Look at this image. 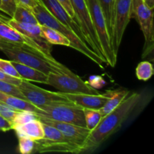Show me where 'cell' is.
Wrapping results in <instances>:
<instances>
[{"instance_id": "cell-1", "label": "cell", "mask_w": 154, "mask_h": 154, "mask_svg": "<svg viewBox=\"0 0 154 154\" xmlns=\"http://www.w3.org/2000/svg\"><path fill=\"white\" fill-rule=\"evenodd\" d=\"M141 98L139 93H133L127 96L114 111L102 117L97 126L90 131L83 152L95 150L117 132L128 116L135 109Z\"/></svg>"}, {"instance_id": "cell-2", "label": "cell", "mask_w": 154, "mask_h": 154, "mask_svg": "<svg viewBox=\"0 0 154 154\" xmlns=\"http://www.w3.org/2000/svg\"><path fill=\"white\" fill-rule=\"evenodd\" d=\"M32 11L40 25L46 26L54 29L60 33H61L62 35L66 36L70 42V48L81 53L84 56L88 57L92 61L94 62L99 67L104 69L105 64H107L105 60H104L97 54H96L89 47V45L83 42L71 29H69V27L62 23L60 20H58L48 11V9L44 5V4L40 0L37 5L33 8Z\"/></svg>"}, {"instance_id": "cell-3", "label": "cell", "mask_w": 154, "mask_h": 154, "mask_svg": "<svg viewBox=\"0 0 154 154\" xmlns=\"http://www.w3.org/2000/svg\"><path fill=\"white\" fill-rule=\"evenodd\" d=\"M0 51L5 54L11 61L34 68L48 75L51 72L66 75V72L58 66L54 65L34 51L22 48L20 45L0 43Z\"/></svg>"}, {"instance_id": "cell-4", "label": "cell", "mask_w": 154, "mask_h": 154, "mask_svg": "<svg viewBox=\"0 0 154 154\" xmlns=\"http://www.w3.org/2000/svg\"><path fill=\"white\" fill-rule=\"evenodd\" d=\"M93 27L96 31L102 55L107 64L114 67L117 63V55L113 51L111 39L107 29L106 21L99 0H85Z\"/></svg>"}, {"instance_id": "cell-5", "label": "cell", "mask_w": 154, "mask_h": 154, "mask_svg": "<svg viewBox=\"0 0 154 154\" xmlns=\"http://www.w3.org/2000/svg\"><path fill=\"white\" fill-rule=\"evenodd\" d=\"M0 43H8L12 45H20L22 48L31 50L35 53L44 57L48 61L52 63L55 66L64 71L66 75H74L73 72L68 69L64 65L61 64L55 60L52 55H48L45 54L42 48L32 39L26 37L18 31H17L11 25L8 23V18L5 17L3 15L0 14Z\"/></svg>"}, {"instance_id": "cell-6", "label": "cell", "mask_w": 154, "mask_h": 154, "mask_svg": "<svg viewBox=\"0 0 154 154\" xmlns=\"http://www.w3.org/2000/svg\"><path fill=\"white\" fill-rule=\"evenodd\" d=\"M43 127L45 136L42 139L35 141V152L42 153L48 152L82 153L81 147L71 142L55 127L45 123H43Z\"/></svg>"}, {"instance_id": "cell-7", "label": "cell", "mask_w": 154, "mask_h": 154, "mask_svg": "<svg viewBox=\"0 0 154 154\" xmlns=\"http://www.w3.org/2000/svg\"><path fill=\"white\" fill-rule=\"evenodd\" d=\"M38 116L60 122L72 123L86 127L84 110L72 102L57 103L41 107Z\"/></svg>"}, {"instance_id": "cell-8", "label": "cell", "mask_w": 154, "mask_h": 154, "mask_svg": "<svg viewBox=\"0 0 154 154\" xmlns=\"http://www.w3.org/2000/svg\"><path fill=\"white\" fill-rule=\"evenodd\" d=\"M134 15L144 34V48L143 57H146L153 49V9L146 5L144 0H132V16Z\"/></svg>"}, {"instance_id": "cell-9", "label": "cell", "mask_w": 154, "mask_h": 154, "mask_svg": "<svg viewBox=\"0 0 154 154\" xmlns=\"http://www.w3.org/2000/svg\"><path fill=\"white\" fill-rule=\"evenodd\" d=\"M19 88L25 99L38 108L45 105L71 102L63 96L61 92L58 93L44 90L26 80L23 79Z\"/></svg>"}, {"instance_id": "cell-10", "label": "cell", "mask_w": 154, "mask_h": 154, "mask_svg": "<svg viewBox=\"0 0 154 154\" xmlns=\"http://www.w3.org/2000/svg\"><path fill=\"white\" fill-rule=\"evenodd\" d=\"M69 1L72 4L77 21L79 23L80 27L87 39L88 45L101 58L105 60L102 55L100 45L90 18L86 1L85 0H69Z\"/></svg>"}, {"instance_id": "cell-11", "label": "cell", "mask_w": 154, "mask_h": 154, "mask_svg": "<svg viewBox=\"0 0 154 154\" xmlns=\"http://www.w3.org/2000/svg\"><path fill=\"white\" fill-rule=\"evenodd\" d=\"M48 85L65 93H87L99 94L96 89L93 88L77 75H69L51 72L48 75Z\"/></svg>"}, {"instance_id": "cell-12", "label": "cell", "mask_w": 154, "mask_h": 154, "mask_svg": "<svg viewBox=\"0 0 154 154\" xmlns=\"http://www.w3.org/2000/svg\"><path fill=\"white\" fill-rule=\"evenodd\" d=\"M38 117L43 123L52 126L58 129L71 142L81 147L83 153L84 144L90 133V129L84 126H80L78 125L72 124V123H65V122L57 121V120H51V119L42 117V116L38 115Z\"/></svg>"}, {"instance_id": "cell-13", "label": "cell", "mask_w": 154, "mask_h": 154, "mask_svg": "<svg viewBox=\"0 0 154 154\" xmlns=\"http://www.w3.org/2000/svg\"><path fill=\"white\" fill-rule=\"evenodd\" d=\"M132 0H116L115 2V54L123 40L126 29L132 17Z\"/></svg>"}, {"instance_id": "cell-14", "label": "cell", "mask_w": 154, "mask_h": 154, "mask_svg": "<svg viewBox=\"0 0 154 154\" xmlns=\"http://www.w3.org/2000/svg\"><path fill=\"white\" fill-rule=\"evenodd\" d=\"M8 23L19 32L23 35L26 37L34 41L45 54L51 55V44L46 40L43 35L40 24H29L17 22L13 19H8Z\"/></svg>"}, {"instance_id": "cell-15", "label": "cell", "mask_w": 154, "mask_h": 154, "mask_svg": "<svg viewBox=\"0 0 154 154\" xmlns=\"http://www.w3.org/2000/svg\"><path fill=\"white\" fill-rule=\"evenodd\" d=\"M63 96L77 106L82 108L99 110L102 108L111 95V90L104 94H87V93H65Z\"/></svg>"}, {"instance_id": "cell-16", "label": "cell", "mask_w": 154, "mask_h": 154, "mask_svg": "<svg viewBox=\"0 0 154 154\" xmlns=\"http://www.w3.org/2000/svg\"><path fill=\"white\" fill-rule=\"evenodd\" d=\"M40 1L58 20H60L62 23L71 29L83 42L88 45L87 39L84 36L79 24L69 16V14L66 12V11L63 8V6L57 0H40Z\"/></svg>"}, {"instance_id": "cell-17", "label": "cell", "mask_w": 154, "mask_h": 154, "mask_svg": "<svg viewBox=\"0 0 154 154\" xmlns=\"http://www.w3.org/2000/svg\"><path fill=\"white\" fill-rule=\"evenodd\" d=\"M17 137H25L34 141L42 139L45 136L43 123L39 119L31 120L21 125L13 127Z\"/></svg>"}, {"instance_id": "cell-18", "label": "cell", "mask_w": 154, "mask_h": 154, "mask_svg": "<svg viewBox=\"0 0 154 154\" xmlns=\"http://www.w3.org/2000/svg\"><path fill=\"white\" fill-rule=\"evenodd\" d=\"M106 21L108 35L111 39L113 51L115 53V2L116 0H99Z\"/></svg>"}, {"instance_id": "cell-19", "label": "cell", "mask_w": 154, "mask_h": 154, "mask_svg": "<svg viewBox=\"0 0 154 154\" xmlns=\"http://www.w3.org/2000/svg\"><path fill=\"white\" fill-rule=\"evenodd\" d=\"M11 63L22 79L32 81V82L48 84V75L44 72L22 63H17L14 61H11Z\"/></svg>"}, {"instance_id": "cell-20", "label": "cell", "mask_w": 154, "mask_h": 154, "mask_svg": "<svg viewBox=\"0 0 154 154\" xmlns=\"http://www.w3.org/2000/svg\"><path fill=\"white\" fill-rule=\"evenodd\" d=\"M0 103L4 104L17 111H32L35 114H38L40 111V108L30 103L27 100L2 93V92H0Z\"/></svg>"}, {"instance_id": "cell-21", "label": "cell", "mask_w": 154, "mask_h": 154, "mask_svg": "<svg viewBox=\"0 0 154 154\" xmlns=\"http://www.w3.org/2000/svg\"><path fill=\"white\" fill-rule=\"evenodd\" d=\"M129 93L130 92L126 90H111V95H110L109 99L107 100L102 108L99 109L102 117L114 111L129 96Z\"/></svg>"}, {"instance_id": "cell-22", "label": "cell", "mask_w": 154, "mask_h": 154, "mask_svg": "<svg viewBox=\"0 0 154 154\" xmlns=\"http://www.w3.org/2000/svg\"><path fill=\"white\" fill-rule=\"evenodd\" d=\"M11 19L17 22L23 23L35 24V25L39 24L32 9L20 4L17 6L16 10L13 16L11 17Z\"/></svg>"}, {"instance_id": "cell-23", "label": "cell", "mask_w": 154, "mask_h": 154, "mask_svg": "<svg viewBox=\"0 0 154 154\" xmlns=\"http://www.w3.org/2000/svg\"><path fill=\"white\" fill-rule=\"evenodd\" d=\"M41 29L43 33V35L51 45L70 47V42L69 39L54 29L41 25Z\"/></svg>"}, {"instance_id": "cell-24", "label": "cell", "mask_w": 154, "mask_h": 154, "mask_svg": "<svg viewBox=\"0 0 154 154\" xmlns=\"http://www.w3.org/2000/svg\"><path fill=\"white\" fill-rule=\"evenodd\" d=\"M83 110H84L86 127L90 131L93 130L97 126L101 119L102 118V114L99 110L90 109V108H83Z\"/></svg>"}, {"instance_id": "cell-25", "label": "cell", "mask_w": 154, "mask_h": 154, "mask_svg": "<svg viewBox=\"0 0 154 154\" xmlns=\"http://www.w3.org/2000/svg\"><path fill=\"white\" fill-rule=\"evenodd\" d=\"M135 75L138 80L144 81H148L153 75V68L152 63L148 61L141 62L135 69Z\"/></svg>"}, {"instance_id": "cell-26", "label": "cell", "mask_w": 154, "mask_h": 154, "mask_svg": "<svg viewBox=\"0 0 154 154\" xmlns=\"http://www.w3.org/2000/svg\"><path fill=\"white\" fill-rule=\"evenodd\" d=\"M35 119H38V117L35 112L28 111H19L17 113L11 123L12 129H13L14 126L23 124V123L35 120Z\"/></svg>"}, {"instance_id": "cell-27", "label": "cell", "mask_w": 154, "mask_h": 154, "mask_svg": "<svg viewBox=\"0 0 154 154\" xmlns=\"http://www.w3.org/2000/svg\"><path fill=\"white\" fill-rule=\"evenodd\" d=\"M19 144L18 150L22 154H30L35 152V141L25 137H19Z\"/></svg>"}, {"instance_id": "cell-28", "label": "cell", "mask_w": 154, "mask_h": 154, "mask_svg": "<svg viewBox=\"0 0 154 154\" xmlns=\"http://www.w3.org/2000/svg\"><path fill=\"white\" fill-rule=\"evenodd\" d=\"M0 92L7 93V94L12 95V96H16V97L20 98V99L26 100L25 99V97L23 96V95L22 94V93H21L19 87H17L16 85H14L12 84H10V83L1 81V80H0Z\"/></svg>"}, {"instance_id": "cell-29", "label": "cell", "mask_w": 154, "mask_h": 154, "mask_svg": "<svg viewBox=\"0 0 154 154\" xmlns=\"http://www.w3.org/2000/svg\"><path fill=\"white\" fill-rule=\"evenodd\" d=\"M0 70L2 71L4 73L9 75V76L14 77V78H21L18 72H17L15 68L12 65L11 60H5L0 58Z\"/></svg>"}, {"instance_id": "cell-30", "label": "cell", "mask_w": 154, "mask_h": 154, "mask_svg": "<svg viewBox=\"0 0 154 154\" xmlns=\"http://www.w3.org/2000/svg\"><path fill=\"white\" fill-rule=\"evenodd\" d=\"M17 5V0H1L0 11L11 17L16 10Z\"/></svg>"}, {"instance_id": "cell-31", "label": "cell", "mask_w": 154, "mask_h": 154, "mask_svg": "<svg viewBox=\"0 0 154 154\" xmlns=\"http://www.w3.org/2000/svg\"><path fill=\"white\" fill-rule=\"evenodd\" d=\"M18 111H17V110L14 109V108H11V107L7 106V105H4V104L0 103V116L4 117L5 119L8 120L11 123H12L15 115H16Z\"/></svg>"}, {"instance_id": "cell-32", "label": "cell", "mask_w": 154, "mask_h": 154, "mask_svg": "<svg viewBox=\"0 0 154 154\" xmlns=\"http://www.w3.org/2000/svg\"><path fill=\"white\" fill-rule=\"evenodd\" d=\"M57 1L62 6H63V8L66 11V12L69 14V16H70L74 20H75L77 23H78V21H77V19H76V17H75V12H74L73 8H72L70 1H69V0H57Z\"/></svg>"}, {"instance_id": "cell-33", "label": "cell", "mask_w": 154, "mask_h": 154, "mask_svg": "<svg viewBox=\"0 0 154 154\" xmlns=\"http://www.w3.org/2000/svg\"><path fill=\"white\" fill-rule=\"evenodd\" d=\"M0 80L3 81H5V82L10 83V84L16 85L17 86V87H19L20 84H21V82H22L23 81L22 78H14V77L9 76V75H6L5 73H4V72L1 70H0Z\"/></svg>"}, {"instance_id": "cell-34", "label": "cell", "mask_w": 154, "mask_h": 154, "mask_svg": "<svg viewBox=\"0 0 154 154\" xmlns=\"http://www.w3.org/2000/svg\"><path fill=\"white\" fill-rule=\"evenodd\" d=\"M87 82L89 85H90L95 89L101 88L105 84V81L101 77L96 76V75H93V76L90 77L89 82L88 81H87Z\"/></svg>"}, {"instance_id": "cell-35", "label": "cell", "mask_w": 154, "mask_h": 154, "mask_svg": "<svg viewBox=\"0 0 154 154\" xmlns=\"http://www.w3.org/2000/svg\"><path fill=\"white\" fill-rule=\"evenodd\" d=\"M12 129V124L11 122L0 116V131L2 132H8Z\"/></svg>"}, {"instance_id": "cell-36", "label": "cell", "mask_w": 154, "mask_h": 154, "mask_svg": "<svg viewBox=\"0 0 154 154\" xmlns=\"http://www.w3.org/2000/svg\"><path fill=\"white\" fill-rule=\"evenodd\" d=\"M18 4L32 9L39 2V0H17Z\"/></svg>"}, {"instance_id": "cell-37", "label": "cell", "mask_w": 154, "mask_h": 154, "mask_svg": "<svg viewBox=\"0 0 154 154\" xmlns=\"http://www.w3.org/2000/svg\"><path fill=\"white\" fill-rule=\"evenodd\" d=\"M144 3L146 4V5L147 7H149L150 8L153 9L154 8V0H144Z\"/></svg>"}, {"instance_id": "cell-38", "label": "cell", "mask_w": 154, "mask_h": 154, "mask_svg": "<svg viewBox=\"0 0 154 154\" xmlns=\"http://www.w3.org/2000/svg\"><path fill=\"white\" fill-rule=\"evenodd\" d=\"M0 4H1V0H0Z\"/></svg>"}]
</instances>
